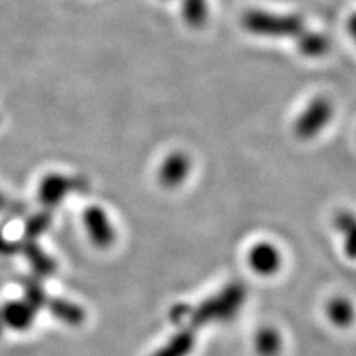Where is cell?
Instances as JSON below:
<instances>
[{
    "label": "cell",
    "mask_w": 356,
    "mask_h": 356,
    "mask_svg": "<svg viewBox=\"0 0 356 356\" xmlns=\"http://www.w3.org/2000/svg\"><path fill=\"white\" fill-rule=\"evenodd\" d=\"M245 297H247V289L242 284H230L196 309H191L187 319L195 327L207 325L211 322L230 321L239 312Z\"/></svg>",
    "instance_id": "cell-1"
},
{
    "label": "cell",
    "mask_w": 356,
    "mask_h": 356,
    "mask_svg": "<svg viewBox=\"0 0 356 356\" xmlns=\"http://www.w3.org/2000/svg\"><path fill=\"white\" fill-rule=\"evenodd\" d=\"M242 27L251 35L263 38H293L305 31V19L300 15L272 14L261 9H250L241 18Z\"/></svg>",
    "instance_id": "cell-2"
},
{
    "label": "cell",
    "mask_w": 356,
    "mask_h": 356,
    "mask_svg": "<svg viewBox=\"0 0 356 356\" xmlns=\"http://www.w3.org/2000/svg\"><path fill=\"white\" fill-rule=\"evenodd\" d=\"M332 116V106L325 97H318L307 104L294 124V134L300 140L315 138Z\"/></svg>",
    "instance_id": "cell-3"
},
{
    "label": "cell",
    "mask_w": 356,
    "mask_h": 356,
    "mask_svg": "<svg viewBox=\"0 0 356 356\" xmlns=\"http://www.w3.org/2000/svg\"><path fill=\"white\" fill-rule=\"evenodd\" d=\"M83 226L91 241L98 248H108L116 241V230L108 214L99 205L88 207L83 213Z\"/></svg>",
    "instance_id": "cell-4"
},
{
    "label": "cell",
    "mask_w": 356,
    "mask_h": 356,
    "mask_svg": "<svg viewBox=\"0 0 356 356\" xmlns=\"http://www.w3.org/2000/svg\"><path fill=\"white\" fill-rule=\"evenodd\" d=\"M38 310L39 309L33 303H30L27 298L9 300V302H6L0 307L5 327L18 332L27 331L33 327L36 321Z\"/></svg>",
    "instance_id": "cell-5"
},
{
    "label": "cell",
    "mask_w": 356,
    "mask_h": 356,
    "mask_svg": "<svg viewBox=\"0 0 356 356\" xmlns=\"http://www.w3.org/2000/svg\"><path fill=\"white\" fill-rule=\"evenodd\" d=\"M248 264L257 275L272 276L281 269L282 255L273 243L259 242L250 250Z\"/></svg>",
    "instance_id": "cell-6"
},
{
    "label": "cell",
    "mask_w": 356,
    "mask_h": 356,
    "mask_svg": "<svg viewBox=\"0 0 356 356\" xmlns=\"http://www.w3.org/2000/svg\"><path fill=\"white\" fill-rule=\"evenodd\" d=\"M192 162L183 152H172L165 158L159 168V181L163 187L174 188L181 186L191 174Z\"/></svg>",
    "instance_id": "cell-7"
},
{
    "label": "cell",
    "mask_w": 356,
    "mask_h": 356,
    "mask_svg": "<svg viewBox=\"0 0 356 356\" xmlns=\"http://www.w3.org/2000/svg\"><path fill=\"white\" fill-rule=\"evenodd\" d=\"M196 344V336L192 328H181L178 332L163 344L161 349L156 350L152 356H188Z\"/></svg>",
    "instance_id": "cell-8"
},
{
    "label": "cell",
    "mask_w": 356,
    "mask_h": 356,
    "mask_svg": "<svg viewBox=\"0 0 356 356\" xmlns=\"http://www.w3.org/2000/svg\"><path fill=\"white\" fill-rule=\"evenodd\" d=\"M72 181L63 175H48L39 187V196L47 205H57L70 192Z\"/></svg>",
    "instance_id": "cell-9"
},
{
    "label": "cell",
    "mask_w": 356,
    "mask_h": 356,
    "mask_svg": "<svg viewBox=\"0 0 356 356\" xmlns=\"http://www.w3.org/2000/svg\"><path fill=\"white\" fill-rule=\"evenodd\" d=\"M282 348V336L275 327H263L255 334L254 350L257 356H280Z\"/></svg>",
    "instance_id": "cell-10"
},
{
    "label": "cell",
    "mask_w": 356,
    "mask_h": 356,
    "mask_svg": "<svg viewBox=\"0 0 356 356\" xmlns=\"http://www.w3.org/2000/svg\"><path fill=\"white\" fill-rule=\"evenodd\" d=\"M334 226L343 236L344 252L350 260H356V216L350 211H339L334 217Z\"/></svg>",
    "instance_id": "cell-11"
},
{
    "label": "cell",
    "mask_w": 356,
    "mask_h": 356,
    "mask_svg": "<svg viewBox=\"0 0 356 356\" xmlns=\"http://www.w3.org/2000/svg\"><path fill=\"white\" fill-rule=\"evenodd\" d=\"M296 43L298 51L310 58L322 57L330 51V39L324 33L305 30L296 38Z\"/></svg>",
    "instance_id": "cell-12"
},
{
    "label": "cell",
    "mask_w": 356,
    "mask_h": 356,
    "mask_svg": "<svg viewBox=\"0 0 356 356\" xmlns=\"http://www.w3.org/2000/svg\"><path fill=\"white\" fill-rule=\"evenodd\" d=\"M327 316L332 325L337 328H348L355 321V307L352 302L346 297H336L331 298L327 305Z\"/></svg>",
    "instance_id": "cell-13"
},
{
    "label": "cell",
    "mask_w": 356,
    "mask_h": 356,
    "mask_svg": "<svg viewBox=\"0 0 356 356\" xmlns=\"http://www.w3.org/2000/svg\"><path fill=\"white\" fill-rule=\"evenodd\" d=\"M181 14L191 29H202L208 19L207 0H181Z\"/></svg>",
    "instance_id": "cell-14"
},
{
    "label": "cell",
    "mask_w": 356,
    "mask_h": 356,
    "mask_svg": "<svg viewBox=\"0 0 356 356\" xmlns=\"http://www.w3.org/2000/svg\"><path fill=\"white\" fill-rule=\"evenodd\" d=\"M51 310H52V314L60 321L65 322V324H69L72 327L81 325L85 321V312L82 307L76 306L73 303H69V302H63V300H60V302H55L52 305Z\"/></svg>",
    "instance_id": "cell-15"
},
{
    "label": "cell",
    "mask_w": 356,
    "mask_h": 356,
    "mask_svg": "<svg viewBox=\"0 0 356 356\" xmlns=\"http://www.w3.org/2000/svg\"><path fill=\"white\" fill-rule=\"evenodd\" d=\"M348 30L350 33V36L353 38V40L356 42V13L352 14L348 21Z\"/></svg>",
    "instance_id": "cell-16"
},
{
    "label": "cell",
    "mask_w": 356,
    "mask_h": 356,
    "mask_svg": "<svg viewBox=\"0 0 356 356\" xmlns=\"http://www.w3.org/2000/svg\"><path fill=\"white\" fill-rule=\"evenodd\" d=\"M6 327H5V322H3V318H2V312H0V337L3 336Z\"/></svg>",
    "instance_id": "cell-17"
}]
</instances>
